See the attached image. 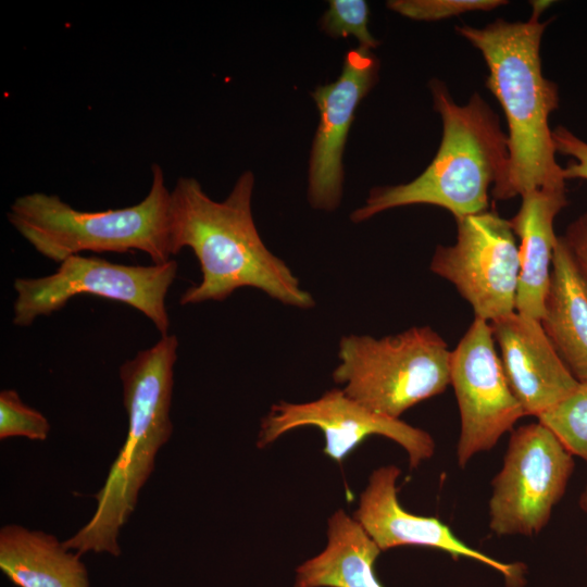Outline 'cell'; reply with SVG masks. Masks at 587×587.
<instances>
[{
	"mask_svg": "<svg viewBox=\"0 0 587 587\" xmlns=\"http://www.w3.org/2000/svg\"><path fill=\"white\" fill-rule=\"evenodd\" d=\"M573 455L540 422L511 432L491 482L489 528L498 536H533L549 523L574 472Z\"/></svg>",
	"mask_w": 587,
	"mask_h": 587,
	"instance_id": "cell-8",
	"label": "cell"
},
{
	"mask_svg": "<svg viewBox=\"0 0 587 587\" xmlns=\"http://www.w3.org/2000/svg\"><path fill=\"white\" fill-rule=\"evenodd\" d=\"M526 22L497 20L483 27H457L478 49L488 67L486 87L500 102L509 128L510 164L503 186L492 196L507 200L536 189H562L549 116L558 109L557 85L541 70L540 42L547 23L539 15L550 2H533Z\"/></svg>",
	"mask_w": 587,
	"mask_h": 587,
	"instance_id": "cell-2",
	"label": "cell"
},
{
	"mask_svg": "<svg viewBox=\"0 0 587 587\" xmlns=\"http://www.w3.org/2000/svg\"><path fill=\"white\" fill-rule=\"evenodd\" d=\"M326 535L325 548L297 567L294 587H383L374 571L382 550L353 516L335 511Z\"/></svg>",
	"mask_w": 587,
	"mask_h": 587,
	"instance_id": "cell-17",
	"label": "cell"
},
{
	"mask_svg": "<svg viewBox=\"0 0 587 587\" xmlns=\"http://www.w3.org/2000/svg\"><path fill=\"white\" fill-rule=\"evenodd\" d=\"M379 62L371 50H349L335 82L312 92L319 124L308 170V201L313 209L336 210L342 198V157L358 105L378 79Z\"/></svg>",
	"mask_w": 587,
	"mask_h": 587,
	"instance_id": "cell-12",
	"label": "cell"
},
{
	"mask_svg": "<svg viewBox=\"0 0 587 587\" xmlns=\"http://www.w3.org/2000/svg\"><path fill=\"white\" fill-rule=\"evenodd\" d=\"M537 421L548 427L573 457L587 462V384H579Z\"/></svg>",
	"mask_w": 587,
	"mask_h": 587,
	"instance_id": "cell-19",
	"label": "cell"
},
{
	"mask_svg": "<svg viewBox=\"0 0 587 587\" xmlns=\"http://www.w3.org/2000/svg\"><path fill=\"white\" fill-rule=\"evenodd\" d=\"M170 200L162 167L152 165L149 192L139 203L104 211H79L57 195L17 197L9 223L45 258L61 263L83 251L125 253L139 250L153 264L172 260Z\"/></svg>",
	"mask_w": 587,
	"mask_h": 587,
	"instance_id": "cell-5",
	"label": "cell"
},
{
	"mask_svg": "<svg viewBox=\"0 0 587 587\" xmlns=\"http://www.w3.org/2000/svg\"><path fill=\"white\" fill-rule=\"evenodd\" d=\"M450 357L447 342L429 326L382 338L352 334L339 341L333 379L369 409L400 419L410 408L446 390Z\"/></svg>",
	"mask_w": 587,
	"mask_h": 587,
	"instance_id": "cell-6",
	"label": "cell"
},
{
	"mask_svg": "<svg viewBox=\"0 0 587 587\" xmlns=\"http://www.w3.org/2000/svg\"><path fill=\"white\" fill-rule=\"evenodd\" d=\"M304 426L322 430L323 451L337 463L370 436H383L398 444L405 451L411 470L435 453V441L426 430L375 412L350 398L341 388L327 390L309 402L273 404L261 420L257 446L265 448L284 434Z\"/></svg>",
	"mask_w": 587,
	"mask_h": 587,
	"instance_id": "cell-11",
	"label": "cell"
},
{
	"mask_svg": "<svg viewBox=\"0 0 587 587\" xmlns=\"http://www.w3.org/2000/svg\"><path fill=\"white\" fill-rule=\"evenodd\" d=\"M578 505L580 510L587 514V484L579 496Z\"/></svg>",
	"mask_w": 587,
	"mask_h": 587,
	"instance_id": "cell-25",
	"label": "cell"
},
{
	"mask_svg": "<svg viewBox=\"0 0 587 587\" xmlns=\"http://www.w3.org/2000/svg\"><path fill=\"white\" fill-rule=\"evenodd\" d=\"M490 323L475 317L450 357V385L459 413L460 467L491 450L525 412L512 391L495 347Z\"/></svg>",
	"mask_w": 587,
	"mask_h": 587,
	"instance_id": "cell-10",
	"label": "cell"
},
{
	"mask_svg": "<svg viewBox=\"0 0 587 587\" xmlns=\"http://www.w3.org/2000/svg\"><path fill=\"white\" fill-rule=\"evenodd\" d=\"M429 86L434 109L442 121L435 158L407 184L372 188L364 204L351 212V222L411 204L437 205L457 220L487 211L489 188L494 195L503 186L510 164L509 139L498 115L478 93L458 105L441 82L433 80Z\"/></svg>",
	"mask_w": 587,
	"mask_h": 587,
	"instance_id": "cell-3",
	"label": "cell"
},
{
	"mask_svg": "<svg viewBox=\"0 0 587 587\" xmlns=\"http://www.w3.org/2000/svg\"><path fill=\"white\" fill-rule=\"evenodd\" d=\"M429 268L450 282L487 322L515 311L520 258L508 220L485 211L457 218V240L438 246Z\"/></svg>",
	"mask_w": 587,
	"mask_h": 587,
	"instance_id": "cell-9",
	"label": "cell"
},
{
	"mask_svg": "<svg viewBox=\"0 0 587 587\" xmlns=\"http://www.w3.org/2000/svg\"><path fill=\"white\" fill-rule=\"evenodd\" d=\"M540 323L572 375L587 384V287L561 236L553 252Z\"/></svg>",
	"mask_w": 587,
	"mask_h": 587,
	"instance_id": "cell-16",
	"label": "cell"
},
{
	"mask_svg": "<svg viewBox=\"0 0 587 587\" xmlns=\"http://www.w3.org/2000/svg\"><path fill=\"white\" fill-rule=\"evenodd\" d=\"M552 138L555 151L573 159L563 167L564 180L576 178L587 180V142L563 126L552 130Z\"/></svg>",
	"mask_w": 587,
	"mask_h": 587,
	"instance_id": "cell-23",
	"label": "cell"
},
{
	"mask_svg": "<svg viewBox=\"0 0 587 587\" xmlns=\"http://www.w3.org/2000/svg\"><path fill=\"white\" fill-rule=\"evenodd\" d=\"M489 323L508 382L525 415L540 416L579 386L539 320L513 311Z\"/></svg>",
	"mask_w": 587,
	"mask_h": 587,
	"instance_id": "cell-14",
	"label": "cell"
},
{
	"mask_svg": "<svg viewBox=\"0 0 587 587\" xmlns=\"http://www.w3.org/2000/svg\"><path fill=\"white\" fill-rule=\"evenodd\" d=\"M561 238L587 287V213L573 221Z\"/></svg>",
	"mask_w": 587,
	"mask_h": 587,
	"instance_id": "cell-24",
	"label": "cell"
},
{
	"mask_svg": "<svg viewBox=\"0 0 587 587\" xmlns=\"http://www.w3.org/2000/svg\"><path fill=\"white\" fill-rule=\"evenodd\" d=\"M177 270L173 259L143 266L73 255L50 275L15 278L12 323L17 327L30 326L39 316L60 311L72 298L91 295L138 310L164 336L171 324L165 298Z\"/></svg>",
	"mask_w": 587,
	"mask_h": 587,
	"instance_id": "cell-7",
	"label": "cell"
},
{
	"mask_svg": "<svg viewBox=\"0 0 587 587\" xmlns=\"http://www.w3.org/2000/svg\"><path fill=\"white\" fill-rule=\"evenodd\" d=\"M521 197L517 213L508 220L521 241L515 311L540 321L558 241L553 223L567 205L566 190L536 189Z\"/></svg>",
	"mask_w": 587,
	"mask_h": 587,
	"instance_id": "cell-15",
	"label": "cell"
},
{
	"mask_svg": "<svg viewBox=\"0 0 587 587\" xmlns=\"http://www.w3.org/2000/svg\"><path fill=\"white\" fill-rule=\"evenodd\" d=\"M370 9L364 0H330L320 20V28L332 38L354 37L359 48L372 50L380 45L369 29Z\"/></svg>",
	"mask_w": 587,
	"mask_h": 587,
	"instance_id": "cell-20",
	"label": "cell"
},
{
	"mask_svg": "<svg viewBox=\"0 0 587 587\" xmlns=\"http://www.w3.org/2000/svg\"><path fill=\"white\" fill-rule=\"evenodd\" d=\"M50 432L47 417L25 404L14 389L0 391V439L26 437L43 441Z\"/></svg>",
	"mask_w": 587,
	"mask_h": 587,
	"instance_id": "cell-21",
	"label": "cell"
},
{
	"mask_svg": "<svg viewBox=\"0 0 587 587\" xmlns=\"http://www.w3.org/2000/svg\"><path fill=\"white\" fill-rule=\"evenodd\" d=\"M79 555L41 530L16 524L0 529V569L18 587H89Z\"/></svg>",
	"mask_w": 587,
	"mask_h": 587,
	"instance_id": "cell-18",
	"label": "cell"
},
{
	"mask_svg": "<svg viewBox=\"0 0 587 587\" xmlns=\"http://www.w3.org/2000/svg\"><path fill=\"white\" fill-rule=\"evenodd\" d=\"M254 176L245 171L223 201L211 199L193 177H179L171 190L172 255L190 248L201 280L185 290L182 305L224 301L252 287L283 304L301 310L315 305L289 266L263 242L252 215Z\"/></svg>",
	"mask_w": 587,
	"mask_h": 587,
	"instance_id": "cell-1",
	"label": "cell"
},
{
	"mask_svg": "<svg viewBox=\"0 0 587 587\" xmlns=\"http://www.w3.org/2000/svg\"><path fill=\"white\" fill-rule=\"evenodd\" d=\"M505 3L502 0H391L387 7L411 20L434 22L471 11H489Z\"/></svg>",
	"mask_w": 587,
	"mask_h": 587,
	"instance_id": "cell-22",
	"label": "cell"
},
{
	"mask_svg": "<svg viewBox=\"0 0 587 587\" xmlns=\"http://www.w3.org/2000/svg\"><path fill=\"white\" fill-rule=\"evenodd\" d=\"M400 474V469L392 464L375 469L352 515L382 551L402 546L438 549L454 558L482 562L502 574L508 587H522L523 564L494 559L463 542L437 517L416 515L403 509L397 488Z\"/></svg>",
	"mask_w": 587,
	"mask_h": 587,
	"instance_id": "cell-13",
	"label": "cell"
},
{
	"mask_svg": "<svg viewBox=\"0 0 587 587\" xmlns=\"http://www.w3.org/2000/svg\"><path fill=\"white\" fill-rule=\"evenodd\" d=\"M176 335L161 336L152 347L139 351L120 366L123 401L128 419L126 440L113 461L101 489L93 495L97 508L91 519L63 541L82 554H121L120 530L136 508L138 494L154 469L159 449L172 436L171 403Z\"/></svg>",
	"mask_w": 587,
	"mask_h": 587,
	"instance_id": "cell-4",
	"label": "cell"
}]
</instances>
